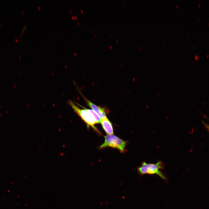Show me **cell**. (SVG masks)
<instances>
[{
  "label": "cell",
  "instance_id": "cell-13",
  "mask_svg": "<svg viewBox=\"0 0 209 209\" xmlns=\"http://www.w3.org/2000/svg\"><path fill=\"white\" fill-rule=\"evenodd\" d=\"M110 48L111 49H112V46H110Z\"/></svg>",
  "mask_w": 209,
  "mask_h": 209
},
{
  "label": "cell",
  "instance_id": "cell-18",
  "mask_svg": "<svg viewBox=\"0 0 209 209\" xmlns=\"http://www.w3.org/2000/svg\"><path fill=\"white\" fill-rule=\"evenodd\" d=\"M195 48V46H194L193 47V49H194Z\"/></svg>",
  "mask_w": 209,
  "mask_h": 209
},
{
  "label": "cell",
  "instance_id": "cell-23",
  "mask_svg": "<svg viewBox=\"0 0 209 209\" xmlns=\"http://www.w3.org/2000/svg\"><path fill=\"white\" fill-rule=\"evenodd\" d=\"M208 25H209V23H208Z\"/></svg>",
  "mask_w": 209,
  "mask_h": 209
},
{
  "label": "cell",
  "instance_id": "cell-4",
  "mask_svg": "<svg viewBox=\"0 0 209 209\" xmlns=\"http://www.w3.org/2000/svg\"><path fill=\"white\" fill-rule=\"evenodd\" d=\"M84 98L87 104L93 110L97 113L101 119L107 117L106 114L108 112L105 109L97 106L90 101L86 97Z\"/></svg>",
  "mask_w": 209,
  "mask_h": 209
},
{
  "label": "cell",
  "instance_id": "cell-7",
  "mask_svg": "<svg viewBox=\"0 0 209 209\" xmlns=\"http://www.w3.org/2000/svg\"><path fill=\"white\" fill-rule=\"evenodd\" d=\"M204 125H205V126L206 127L207 129V130H208V131H209V125H206V124L205 123H204Z\"/></svg>",
  "mask_w": 209,
  "mask_h": 209
},
{
  "label": "cell",
  "instance_id": "cell-11",
  "mask_svg": "<svg viewBox=\"0 0 209 209\" xmlns=\"http://www.w3.org/2000/svg\"><path fill=\"white\" fill-rule=\"evenodd\" d=\"M69 11H70V13H71H71H72V12H71V10H69Z\"/></svg>",
  "mask_w": 209,
  "mask_h": 209
},
{
  "label": "cell",
  "instance_id": "cell-5",
  "mask_svg": "<svg viewBox=\"0 0 209 209\" xmlns=\"http://www.w3.org/2000/svg\"><path fill=\"white\" fill-rule=\"evenodd\" d=\"M100 123L102 127L107 135H114V131L112 124L107 118L101 119Z\"/></svg>",
  "mask_w": 209,
  "mask_h": 209
},
{
  "label": "cell",
  "instance_id": "cell-3",
  "mask_svg": "<svg viewBox=\"0 0 209 209\" xmlns=\"http://www.w3.org/2000/svg\"><path fill=\"white\" fill-rule=\"evenodd\" d=\"M104 143L99 147L100 149L110 147L118 150L120 152L124 153L125 151L127 142L123 140L114 135H107L105 136Z\"/></svg>",
  "mask_w": 209,
  "mask_h": 209
},
{
  "label": "cell",
  "instance_id": "cell-15",
  "mask_svg": "<svg viewBox=\"0 0 209 209\" xmlns=\"http://www.w3.org/2000/svg\"><path fill=\"white\" fill-rule=\"evenodd\" d=\"M74 54H75V55H76V53H74Z\"/></svg>",
  "mask_w": 209,
  "mask_h": 209
},
{
  "label": "cell",
  "instance_id": "cell-6",
  "mask_svg": "<svg viewBox=\"0 0 209 209\" xmlns=\"http://www.w3.org/2000/svg\"><path fill=\"white\" fill-rule=\"evenodd\" d=\"M88 110L89 112H91L94 116L95 118L96 123H100L101 119L97 113L93 110L89 109H88Z\"/></svg>",
  "mask_w": 209,
  "mask_h": 209
},
{
  "label": "cell",
  "instance_id": "cell-14",
  "mask_svg": "<svg viewBox=\"0 0 209 209\" xmlns=\"http://www.w3.org/2000/svg\"><path fill=\"white\" fill-rule=\"evenodd\" d=\"M38 8L39 10H40V7H38Z\"/></svg>",
  "mask_w": 209,
  "mask_h": 209
},
{
  "label": "cell",
  "instance_id": "cell-8",
  "mask_svg": "<svg viewBox=\"0 0 209 209\" xmlns=\"http://www.w3.org/2000/svg\"><path fill=\"white\" fill-rule=\"evenodd\" d=\"M74 18L75 20H76L77 19V16H75L74 15Z\"/></svg>",
  "mask_w": 209,
  "mask_h": 209
},
{
  "label": "cell",
  "instance_id": "cell-17",
  "mask_svg": "<svg viewBox=\"0 0 209 209\" xmlns=\"http://www.w3.org/2000/svg\"><path fill=\"white\" fill-rule=\"evenodd\" d=\"M200 4H199V7L200 6Z\"/></svg>",
  "mask_w": 209,
  "mask_h": 209
},
{
  "label": "cell",
  "instance_id": "cell-19",
  "mask_svg": "<svg viewBox=\"0 0 209 209\" xmlns=\"http://www.w3.org/2000/svg\"><path fill=\"white\" fill-rule=\"evenodd\" d=\"M208 55H207V58H208Z\"/></svg>",
  "mask_w": 209,
  "mask_h": 209
},
{
  "label": "cell",
  "instance_id": "cell-16",
  "mask_svg": "<svg viewBox=\"0 0 209 209\" xmlns=\"http://www.w3.org/2000/svg\"><path fill=\"white\" fill-rule=\"evenodd\" d=\"M77 24L78 25H79V23L78 22H77Z\"/></svg>",
  "mask_w": 209,
  "mask_h": 209
},
{
  "label": "cell",
  "instance_id": "cell-10",
  "mask_svg": "<svg viewBox=\"0 0 209 209\" xmlns=\"http://www.w3.org/2000/svg\"><path fill=\"white\" fill-rule=\"evenodd\" d=\"M72 19L73 20H74L75 19L74 18V16L72 17Z\"/></svg>",
  "mask_w": 209,
  "mask_h": 209
},
{
  "label": "cell",
  "instance_id": "cell-9",
  "mask_svg": "<svg viewBox=\"0 0 209 209\" xmlns=\"http://www.w3.org/2000/svg\"><path fill=\"white\" fill-rule=\"evenodd\" d=\"M80 11L82 13L84 14V12L82 10H80Z\"/></svg>",
  "mask_w": 209,
  "mask_h": 209
},
{
  "label": "cell",
  "instance_id": "cell-12",
  "mask_svg": "<svg viewBox=\"0 0 209 209\" xmlns=\"http://www.w3.org/2000/svg\"><path fill=\"white\" fill-rule=\"evenodd\" d=\"M116 43H117V44H118V40H117L116 41Z\"/></svg>",
  "mask_w": 209,
  "mask_h": 209
},
{
  "label": "cell",
  "instance_id": "cell-21",
  "mask_svg": "<svg viewBox=\"0 0 209 209\" xmlns=\"http://www.w3.org/2000/svg\"><path fill=\"white\" fill-rule=\"evenodd\" d=\"M94 36L95 37H96V35H94Z\"/></svg>",
  "mask_w": 209,
  "mask_h": 209
},
{
  "label": "cell",
  "instance_id": "cell-2",
  "mask_svg": "<svg viewBox=\"0 0 209 209\" xmlns=\"http://www.w3.org/2000/svg\"><path fill=\"white\" fill-rule=\"evenodd\" d=\"M68 104L72 108L74 112L87 124L88 127H91L98 133H100L95 126V125L96 123L94 116L87 109L81 106L83 109H81L76 105V103L75 104V103L71 100L69 101Z\"/></svg>",
  "mask_w": 209,
  "mask_h": 209
},
{
  "label": "cell",
  "instance_id": "cell-20",
  "mask_svg": "<svg viewBox=\"0 0 209 209\" xmlns=\"http://www.w3.org/2000/svg\"><path fill=\"white\" fill-rule=\"evenodd\" d=\"M199 18H198V21H199Z\"/></svg>",
  "mask_w": 209,
  "mask_h": 209
},
{
  "label": "cell",
  "instance_id": "cell-22",
  "mask_svg": "<svg viewBox=\"0 0 209 209\" xmlns=\"http://www.w3.org/2000/svg\"><path fill=\"white\" fill-rule=\"evenodd\" d=\"M109 35L110 36V35H111V34H109Z\"/></svg>",
  "mask_w": 209,
  "mask_h": 209
},
{
  "label": "cell",
  "instance_id": "cell-1",
  "mask_svg": "<svg viewBox=\"0 0 209 209\" xmlns=\"http://www.w3.org/2000/svg\"><path fill=\"white\" fill-rule=\"evenodd\" d=\"M164 167L163 163L161 161H158L156 163H148L144 161L142 163L141 166L138 167L137 170L139 174L141 176L146 174H156L166 181V176L160 171L163 169Z\"/></svg>",
  "mask_w": 209,
  "mask_h": 209
}]
</instances>
